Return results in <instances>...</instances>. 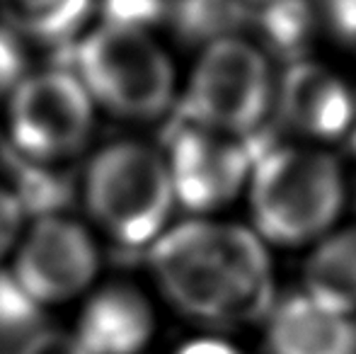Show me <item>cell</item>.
I'll return each mask as SVG.
<instances>
[{"label": "cell", "instance_id": "1", "mask_svg": "<svg viewBox=\"0 0 356 354\" xmlns=\"http://www.w3.org/2000/svg\"><path fill=\"white\" fill-rule=\"evenodd\" d=\"M148 265L170 306L194 321L245 323L274 308L267 248L235 223L197 218L165 228L150 246Z\"/></svg>", "mask_w": 356, "mask_h": 354}, {"label": "cell", "instance_id": "2", "mask_svg": "<svg viewBox=\"0 0 356 354\" xmlns=\"http://www.w3.org/2000/svg\"><path fill=\"white\" fill-rule=\"evenodd\" d=\"M344 204L342 168L313 148L272 146L250 172V207L259 236L279 246L320 238Z\"/></svg>", "mask_w": 356, "mask_h": 354}, {"label": "cell", "instance_id": "3", "mask_svg": "<svg viewBox=\"0 0 356 354\" xmlns=\"http://www.w3.org/2000/svg\"><path fill=\"white\" fill-rule=\"evenodd\" d=\"M90 216L114 243L153 246L175 204L168 161L141 141H114L99 148L83 175Z\"/></svg>", "mask_w": 356, "mask_h": 354}, {"label": "cell", "instance_id": "4", "mask_svg": "<svg viewBox=\"0 0 356 354\" xmlns=\"http://www.w3.org/2000/svg\"><path fill=\"white\" fill-rule=\"evenodd\" d=\"M75 76L95 107L124 119L163 117L175 97L168 51L145 29L102 22L75 47Z\"/></svg>", "mask_w": 356, "mask_h": 354}, {"label": "cell", "instance_id": "5", "mask_svg": "<svg viewBox=\"0 0 356 354\" xmlns=\"http://www.w3.org/2000/svg\"><path fill=\"white\" fill-rule=\"evenodd\" d=\"M272 107V68L262 47L243 37L207 44L189 78L179 119L225 136H254Z\"/></svg>", "mask_w": 356, "mask_h": 354}, {"label": "cell", "instance_id": "6", "mask_svg": "<svg viewBox=\"0 0 356 354\" xmlns=\"http://www.w3.org/2000/svg\"><path fill=\"white\" fill-rule=\"evenodd\" d=\"M95 127V102L73 71L27 73L8 92V131L15 153L51 166L75 156Z\"/></svg>", "mask_w": 356, "mask_h": 354}, {"label": "cell", "instance_id": "7", "mask_svg": "<svg viewBox=\"0 0 356 354\" xmlns=\"http://www.w3.org/2000/svg\"><path fill=\"white\" fill-rule=\"evenodd\" d=\"M10 257V279L37 311L88 296L99 269L95 238L63 214H47L24 226Z\"/></svg>", "mask_w": 356, "mask_h": 354}, {"label": "cell", "instance_id": "8", "mask_svg": "<svg viewBox=\"0 0 356 354\" xmlns=\"http://www.w3.org/2000/svg\"><path fill=\"white\" fill-rule=\"evenodd\" d=\"M175 202L192 211H211L238 197L250 182L254 153L248 138L225 136L189 122H177L168 146Z\"/></svg>", "mask_w": 356, "mask_h": 354}, {"label": "cell", "instance_id": "9", "mask_svg": "<svg viewBox=\"0 0 356 354\" xmlns=\"http://www.w3.org/2000/svg\"><path fill=\"white\" fill-rule=\"evenodd\" d=\"M279 119L305 136L332 141L354 127L356 102L337 73L298 58L282 76Z\"/></svg>", "mask_w": 356, "mask_h": 354}, {"label": "cell", "instance_id": "10", "mask_svg": "<svg viewBox=\"0 0 356 354\" xmlns=\"http://www.w3.org/2000/svg\"><path fill=\"white\" fill-rule=\"evenodd\" d=\"M155 332L150 301L131 284H104L85 296L73 335L88 354H141Z\"/></svg>", "mask_w": 356, "mask_h": 354}, {"label": "cell", "instance_id": "11", "mask_svg": "<svg viewBox=\"0 0 356 354\" xmlns=\"http://www.w3.org/2000/svg\"><path fill=\"white\" fill-rule=\"evenodd\" d=\"M267 354H356V321L293 293L269 311Z\"/></svg>", "mask_w": 356, "mask_h": 354}, {"label": "cell", "instance_id": "12", "mask_svg": "<svg viewBox=\"0 0 356 354\" xmlns=\"http://www.w3.org/2000/svg\"><path fill=\"white\" fill-rule=\"evenodd\" d=\"M305 296L325 311L356 313V228L330 236L305 262Z\"/></svg>", "mask_w": 356, "mask_h": 354}, {"label": "cell", "instance_id": "13", "mask_svg": "<svg viewBox=\"0 0 356 354\" xmlns=\"http://www.w3.org/2000/svg\"><path fill=\"white\" fill-rule=\"evenodd\" d=\"M92 8L95 0H0V22L19 39L54 44L75 37Z\"/></svg>", "mask_w": 356, "mask_h": 354}, {"label": "cell", "instance_id": "14", "mask_svg": "<svg viewBox=\"0 0 356 354\" xmlns=\"http://www.w3.org/2000/svg\"><path fill=\"white\" fill-rule=\"evenodd\" d=\"M252 3L248 0H175L170 15L179 37L187 42H216L223 37H238V29L252 22Z\"/></svg>", "mask_w": 356, "mask_h": 354}, {"label": "cell", "instance_id": "15", "mask_svg": "<svg viewBox=\"0 0 356 354\" xmlns=\"http://www.w3.org/2000/svg\"><path fill=\"white\" fill-rule=\"evenodd\" d=\"M254 32L262 39V47L282 56H300L308 37L315 27V13L308 0H272L254 5L252 22Z\"/></svg>", "mask_w": 356, "mask_h": 354}, {"label": "cell", "instance_id": "16", "mask_svg": "<svg viewBox=\"0 0 356 354\" xmlns=\"http://www.w3.org/2000/svg\"><path fill=\"white\" fill-rule=\"evenodd\" d=\"M170 15L168 0H104L102 22L138 27L150 32V27L163 22Z\"/></svg>", "mask_w": 356, "mask_h": 354}, {"label": "cell", "instance_id": "17", "mask_svg": "<svg viewBox=\"0 0 356 354\" xmlns=\"http://www.w3.org/2000/svg\"><path fill=\"white\" fill-rule=\"evenodd\" d=\"M24 218L27 211L15 197V192L0 184V260L13 255L15 246L24 233Z\"/></svg>", "mask_w": 356, "mask_h": 354}, {"label": "cell", "instance_id": "18", "mask_svg": "<svg viewBox=\"0 0 356 354\" xmlns=\"http://www.w3.org/2000/svg\"><path fill=\"white\" fill-rule=\"evenodd\" d=\"M24 71V51L19 37L0 22V95L10 92L22 78Z\"/></svg>", "mask_w": 356, "mask_h": 354}, {"label": "cell", "instance_id": "19", "mask_svg": "<svg viewBox=\"0 0 356 354\" xmlns=\"http://www.w3.org/2000/svg\"><path fill=\"white\" fill-rule=\"evenodd\" d=\"M15 354H88L73 330H34Z\"/></svg>", "mask_w": 356, "mask_h": 354}, {"label": "cell", "instance_id": "20", "mask_svg": "<svg viewBox=\"0 0 356 354\" xmlns=\"http://www.w3.org/2000/svg\"><path fill=\"white\" fill-rule=\"evenodd\" d=\"M310 5L337 37L356 42V0H313Z\"/></svg>", "mask_w": 356, "mask_h": 354}, {"label": "cell", "instance_id": "21", "mask_svg": "<svg viewBox=\"0 0 356 354\" xmlns=\"http://www.w3.org/2000/svg\"><path fill=\"white\" fill-rule=\"evenodd\" d=\"M175 354H243V352L230 345V342L213 340V337H199V340L182 345Z\"/></svg>", "mask_w": 356, "mask_h": 354}, {"label": "cell", "instance_id": "22", "mask_svg": "<svg viewBox=\"0 0 356 354\" xmlns=\"http://www.w3.org/2000/svg\"><path fill=\"white\" fill-rule=\"evenodd\" d=\"M352 151H354V156H356V122H354V127H352Z\"/></svg>", "mask_w": 356, "mask_h": 354}, {"label": "cell", "instance_id": "23", "mask_svg": "<svg viewBox=\"0 0 356 354\" xmlns=\"http://www.w3.org/2000/svg\"><path fill=\"white\" fill-rule=\"evenodd\" d=\"M248 3H252V5H264V3H272V0H248Z\"/></svg>", "mask_w": 356, "mask_h": 354}]
</instances>
